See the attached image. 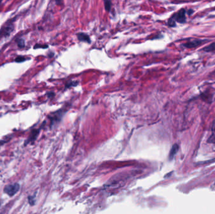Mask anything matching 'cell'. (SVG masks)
<instances>
[{"instance_id": "1", "label": "cell", "mask_w": 215, "mask_h": 214, "mask_svg": "<svg viewBox=\"0 0 215 214\" xmlns=\"http://www.w3.org/2000/svg\"><path fill=\"white\" fill-rule=\"evenodd\" d=\"M14 30V26L12 22H9V23L4 25V26L0 29V39L3 37H7L10 35L11 33Z\"/></svg>"}, {"instance_id": "2", "label": "cell", "mask_w": 215, "mask_h": 214, "mask_svg": "<svg viewBox=\"0 0 215 214\" xmlns=\"http://www.w3.org/2000/svg\"><path fill=\"white\" fill-rule=\"evenodd\" d=\"M20 190V185L18 183L7 185L4 188V192L10 196H14Z\"/></svg>"}, {"instance_id": "3", "label": "cell", "mask_w": 215, "mask_h": 214, "mask_svg": "<svg viewBox=\"0 0 215 214\" xmlns=\"http://www.w3.org/2000/svg\"><path fill=\"white\" fill-rule=\"evenodd\" d=\"M172 18H173L176 22H178L180 23H184L185 22L186 20V17H185V11L184 9H181L176 13L174 14L172 16Z\"/></svg>"}, {"instance_id": "4", "label": "cell", "mask_w": 215, "mask_h": 214, "mask_svg": "<svg viewBox=\"0 0 215 214\" xmlns=\"http://www.w3.org/2000/svg\"><path fill=\"white\" fill-rule=\"evenodd\" d=\"M206 40H192L191 41H189V42L185 43L184 44H183L184 47H185V48H195L196 47H198L199 45H201L202 44H203L206 42Z\"/></svg>"}, {"instance_id": "5", "label": "cell", "mask_w": 215, "mask_h": 214, "mask_svg": "<svg viewBox=\"0 0 215 214\" xmlns=\"http://www.w3.org/2000/svg\"><path fill=\"white\" fill-rule=\"evenodd\" d=\"M77 37H78V39L80 41H82V42L87 43V44L91 43V40L90 39V37L87 34V33H83V32H79L77 34Z\"/></svg>"}, {"instance_id": "6", "label": "cell", "mask_w": 215, "mask_h": 214, "mask_svg": "<svg viewBox=\"0 0 215 214\" xmlns=\"http://www.w3.org/2000/svg\"><path fill=\"white\" fill-rule=\"evenodd\" d=\"M209 143H215V120L213 121L211 127V135L208 140Z\"/></svg>"}, {"instance_id": "7", "label": "cell", "mask_w": 215, "mask_h": 214, "mask_svg": "<svg viewBox=\"0 0 215 214\" xmlns=\"http://www.w3.org/2000/svg\"><path fill=\"white\" fill-rule=\"evenodd\" d=\"M178 150H179V146L178 145L175 144L172 146V148L171 149L170 153H169V159H172L174 158L175 155L177 154V153H178Z\"/></svg>"}, {"instance_id": "8", "label": "cell", "mask_w": 215, "mask_h": 214, "mask_svg": "<svg viewBox=\"0 0 215 214\" xmlns=\"http://www.w3.org/2000/svg\"><path fill=\"white\" fill-rule=\"evenodd\" d=\"M103 2L105 10L108 12L110 11L111 8V2L110 0H103Z\"/></svg>"}, {"instance_id": "9", "label": "cell", "mask_w": 215, "mask_h": 214, "mask_svg": "<svg viewBox=\"0 0 215 214\" xmlns=\"http://www.w3.org/2000/svg\"><path fill=\"white\" fill-rule=\"evenodd\" d=\"M203 50H204L206 52H213L215 50V42L212 43L209 45L207 46V47L203 48Z\"/></svg>"}, {"instance_id": "10", "label": "cell", "mask_w": 215, "mask_h": 214, "mask_svg": "<svg viewBox=\"0 0 215 214\" xmlns=\"http://www.w3.org/2000/svg\"><path fill=\"white\" fill-rule=\"evenodd\" d=\"M168 25L169 27H176V21L173 18H170L168 20Z\"/></svg>"}, {"instance_id": "11", "label": "cell", "mask_w": 215, "mask_h": 214, "mask_svg": "<svg viewBox=\"0 0 215 214\" xmlns=\"http://www.w3.org/2000/svg\"><path fill=\"white\" fill-rule=\"evenodd\" d=\"M17 45L20 48H23L25 47V42L23 39H20L17 41Z\"/></svg>"}, {"instance_id": "12", "label": "cell", "mask_w": 215, "mask_h": 214, "mask_svg": "<svg viewBox=\"0 0 215 214\" xmlns=\"http://www.w3.org/2000/svg\"><path fill=\"white\" fill-rule=\"evenodd\" d=\"M49 46L47 45H42V44H36L34 46V49L37 48H47Z\"/></svg>"}, {"instance_id": "13", "label": "cell", "mask_w": 215, "mask_h": 214, "mask_svg": "<svg viewBox=\"0 0 215 214\" xmlns=\"http://www.w3.org/2000/svg\"><path fill=\"white\" fill-rule=\"evenodd\" d=\"M25 60H26V58H25V57H23V56H18L16 57L15 58V61L16 62H18V63H20V62H25Z\"/></svg>"}, {"instance_id": "14", "label": "cell", "mask_w": 215, "mask_h": 214, "mask_svg": "<svg viewBox=\"0 0 215 214\" xmlns=\"http://www.w3.org/2000/svg\"><path fill=\"white\" fill-rule=\"evenodd\" d=\"M77 84H78V82L75 81H72L70 82H68L67 83L66 87H70L71 86H75Z\"/></svg>"}, {"instance_id": "15", "label": "cell", "mask_w": 215, "mask_h": 214, "mask_svg": "<svg viewBox=\"0 0 215 214\" xmlns=\"http://www.w3.org/2000/svg\"><path fill=\"white\" fill-rule=\"evenodd\" d=\"M33 199H34V197L33 196H28V202L31 205H33L35 204V201Z\"/></svg>"}, {"instance_id": "16", "label": "cell", "mask_w": 215, "mask_h": 214, "mask_svg": "<svg viewBox=\"0 0 215 214\" xmlns=\"http://www.w3.org/2000/svg\"><path fill=\"white\" fill-rule=\"evenodd\" d=\"M55 1L57 5H62L63 3V0H55Z\"/></svg>"}, {"instance_id": "17", "label": "cell", "mask_w": 215, "mask_h": 214, "mask_svg": "<svg viewBox=\"0 0 215 214\" xmlns=\"http://www.w3.org/2000/svg\"><path fill=\"white\" fill-rule=\"evenodd\" d=\"M193 12H194V11H193V10H189V11H188V14L189 15H191L193 13Z\"/></svg>"}, {"instance_id": "18", "label": "cell", "mask_w": 215, "mask_h": 214, "mask_svg": "<svg viewBox=\"0 0 215 214\" xmlns=\"http://www.w3.org/2000/svg\"><path fill=\"white\" fill-rule=\"evenodd\" d=\"M1 1H2V0H0V4H1Z\"/></svg>"}]
</instances>
